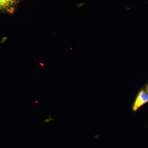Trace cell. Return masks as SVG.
I'll return each instance as SVG.
<instances>
[{
    "label": "cell",
    "mask_w": 148,
    "mask_h": 148,
    "mask_svg": "<svg viewBox=\"0 0 148 148\" xmlns=\"http://www.w3.org/2000/svg\"><path fill=\"white\" fill-rule=\"evenodd\" d=\"M49 119H46L45 120H44L45 123H49V122L50 121H53V120H54V119L53 118H51L50 115H49Z\"/></svg>",
    "instance_id": "3957f363"
},
{
    "label": "cell",
    "mask_w": 148,
    "mask_h": 148,
    "mask_svg": "<svg viewBox=\"0 0 148 148\" xmlns=\"http://www.w3.org/2000/svg\"><path fill=\"white\" fill-rule=\"evenodd\" d=\"M148 102V95L147 93L144 91L141 90L138 93L137 98L135 99L134 104L132 107V110L133 112H136L142 107L143 105Z\"/></svg>",
    "instance_id": "7a4b0ae2"
},
{
    "label": "cell",
    "mask_w": 148,
    "mask_h": 148,
    "mask_svg": "<svg viewBox=\"0 0 148 148\" xmlns=\"http://www.w3.org/2000/svg\"><path fill=\"white\" fill-rule=\"evenodd\" d=\"M35 103H38V101H35Z\"/></svg>",
    "instance_id": "5b68a950"
},
{
    "label": "cell",
    "mask_w": 148,
    "mask_h": 148,
    "mask_svg": "<svg viewBox=\"0 0 148 148\" xmlns=\"http://www.w3.org/2000/svg\"><path fill=\"white\" fill-rule=\"evenodd\" d=\"M20 0H0V11L13 13Z\"/></svg>",
    "instance_id": "6da1fadb"
},
{
    "label": "cell",
    "mask_w": 148,
    "mask_h": 148,
    "mask_svg": "<svg viewBox=\"0 0 148 148\" xmlns=\"http://www.w3.org/2000/svg\"><path fill=\"white\" fill-rule=\"evenodd\" d=\"M147 93H148V85L147 86Z\"/></svg>",
    "instance_id": "277c9868"
}]
</instances>
